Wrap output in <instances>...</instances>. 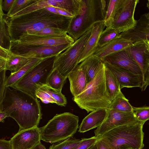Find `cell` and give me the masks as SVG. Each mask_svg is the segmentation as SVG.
Returning <instances> with one entry per match:
<instances>
[{
  "label": "cell",
  "instance_id": "cell-1",
  "mask_svg": "<svg viewBox=\"0 0 149 149\" xmlns=\"http://www.w3.org/2000/svg\"><path fill=\"white\" fill-rule=\"evenodd\" d=\"M41 108L37 98L22 91L6 87L0 111L16 121L19 130L38 126L42 118Z\"/></svg>",
  "mask_w": 149,
  "mask_h": 149
},
{
  "label": "cell",
  "instance_id": "cell-2",
  "mask_svg": "<svg viewBox=\"0 0 149 149\" xmlns=\"http://www.w3.org/2000/svg\"><path fill=\"white\" fill-rule=\"evenodd\" d=\"M72 18L51 13L44 8L5 19L11 41H13L17 39L24 33L33 34L47 27L66 31Z\"/></svg>",
  "mask_w": 149,
  "mask_h": 149
},
{
  "label": "cell",
  "instance_id": "cell-3",
  "mask_svg": "<svg viewBox=\"0 0 149 149\" xmlns=\"http://www.w3.org/2000/svg\"><path fill=\"white\" fill-rule=\"evenodd\" d=\"M104 69L103 62L82 92L73 98L78 106L88 113L108 109L111 104V98L106 85Z\"/></svg>",
  "mask_w": 149,
  "mask_h": 149
},
{
  "label": "cell",
  "instance_id": "cell-4",
  "mask_svg": "<svg viewBox=\"0 0 149 149\" xmlns=\"http://www.w3.org/2000/svg\"><path fill=\"white\" fill-rule=\"evenodd\" d=\"M105 3L104 0H81L78 15L72 18L66 29L68 34L75 41L95 23L104 21Z\"/></svg>",
  "mask_w": 149,
  "mask_h": 149
},
{
  "label": "cell",
  "instance_id": "cell-5",
  "mask_svg": "<svg viewBox=\"0 0 149 149\" xmlns=\"http://www.w3.org/2000/svg\"><path fill=\"white\" fill-rule=\"evenodd\" d=\"M79 117L69 112L57 114L40 129L41 140L50 143L72 137L78 128Z\"/></svg>",
  "mask_w": 149,
  "mask_h": 149
},
{
  "label": "cell",
  "instance_id": "cell-6",
  "mask_svg": "<svg viewBox=\"0 0 149 149\" xmlns=\"http://www.w3.org/2000/svg\"><path fill=\"white\" fill-rule=\"evenodd\" d=\"M145 122L125 125L113 129L102 137L105 139L114 149H143Z\"/></svg>",
  "mask_w": 149,
  "mask_h": 149
},
{
  "label": "cell",
  "instance_id": "cell-7",
  "mask_svg": "<svg viewBox=\"0 0 149 149\" xmlns=\"http://www.w3.org/2000/svg\"><path fill=\"white\" fill-rule=\"evenodd\" d=\"M54 57L43 60L10 87L25 92L37 98L36 92L46 85L47 78L53 69Z\"/></svg>",
  "mask_w": 149,
  "mask_h": 149
},
{
  "label": "cell",
  "instance_id": "cell-8",
  "mask_svg": "<svg viewBox=\"0 0 149 149\" xmlns=\"http://www.w3.org/2000/svg\"><path fill=\"white\" fill-rule=\"evenodd\" d=\"M90 29L72 45L54 58L53 68L67 78L69 73L78 64V60L85 43L91 34Z\"/></svg>",
  "mask_w": 149,
  "mask_h": 149
},
{
  "label": "cell",
  "instance_id": "cell-9",
  "mask_svg": "<svg viewBox=\"0 0 149 149\" xmlns=\"http://www.w3.org/2000/svg\"><path fill=\"white\" fill-rule=\"evenodd\" d=\"M74 39L68 35L63 37L40 36L24 33L17 40L11 41L9 50L13 48L29 46H56L72 44Z\"/></svg>",
  "mask_w": 149,
  "mask_h": 149
},
{
  "label": "cell",
  "instance_id": "cell-10",
  "mask_svg": "<svg viewBox=\"0 0 149 149\" xmlns=\"http://www.w3.org/2000/svg\"><path fill=\"white\" fill-rule=\"evenodd\" d=\"M106 118L100 126L94 131L95 136L102 137L106 133L118 127L136 123L139 121L133 112H122L107 109Z\"/></svg>",
  "mask_w": 149,
  "mask_h": 149
},
{
  "label": "cell",
  "instance_id": "cell-11",
  "mask_svg": "<svg viewBox=\"0 0 149 149\" xmlns=\"http://www.w3.org/2000/svg\"><path fill=\"white\" fill-rule=\"evenodd\" d=\"M139 0H122L110 26L120 33L134 27L136 20L134 17L136 6Z\"/></svg>",
  "mask_w": 149,
  "mask_h": 149
},
{
  "label": "cell",
  "instance_id": "cell-12",
  "mask_svg": "<svg viewBox=\"0 0 149 149\" xmlns=\"http://www.w3.org/2000/svg\"><path fill=\"white\" fill-rule=\"evenodd\" d=\"M128 49L141 70L142 82L140 88L143 91L149 84V44L143 42L133 43Z\"/></svg>",
  "mask_w": 149,
  "mask_h": 149
},
{
  "label": "cell",
  "instance_id": "cell-13",
  "mask_svg": "<svg viewBox=\"0 0 149 149\" xmlns=\"http://www.w3.org/2000/svg\"><path fill=\"white\" fill-rule=\"evenodd\" d=\"M72 44L21 47L13 48L10 50L16 54L26 53L29 58H52L63 52Z\"/></svg>",
  "mask_w": 149,
  "mask_h": 149
},
{
  "label": "cell",
  "instance_id": "cell-14",
  "mask_svg": "<svg viewBox=\"0 0 149 149\" xmlns=\"http://www.w3.org/2000/svg\"><path fill=\"white\" fill-rule=\"evenodd\" d=\"M38 127L19 130L10 140L12 149H31L40 142Z\"/></svg>",
  "mask_w": 149,
  "mask_h": 149
},
{
  "label": "cell",
  "instance_id": "cell-15",
  "mask_svg": "<svg viewBox=\"0 0 149 149\" xmlns=\"http://www.w3.org/2000/svg\"><path fill=\"white\" fill-rule=\"evenodd\" d=\"M120 37L133 43L143 42L149 44V13L142 15L133 28L120 33Z\"/></svg>",
  "mask_w": 149,
  "mask_h": 149
},
{
  "label": "cell",
  "instance_id": "cell-16",
  "mask_svg": "<svg viewBox=\"0 0 149 149\" xmlns=\"http://www.w3.org/2000/svg\"><path fill=\"white\" fill-rule=\"evenodd\" d=\"M102 59L103 62L124 68L134 74L142 76L140 69L132 57L128 47L110 54Z\"/></svg>",
  "mask_w": 149,
  "mask_h": 149
},
{
  "label": "cell",
  "instance_id": "cell-17",
  "mask_svg": "<svg viewBox=\"0 0 149 149\" xmlns=\"http://www.w3.org/2000/svg\"><path fill=\"white\" fill-rule=\"evenodd\" d=\"M103 62L104 66L116 77L120 90L124 87H141L142 82L141 75L134 74L124 68Z\"/></svg>",
  "mask_w": 149,
  "mask_h": 149
},
{
  "label": "cell",
  "instance_id": "cell-18",
  "mask_svg": "<svg viewBox=\"0 0 149 149\" xmlns=\"http://www.w3.org/2000/svg\"><path fill=\"white\" fill-rule=\"evenodd\" d=\"M74 6V2L72 0H36L12 17L20 16L50 6L62 9L71 13L73 10Z\"/></svg>",
  "mask_w": 149,
  "mask_h": 149
},
{
  "label": "cell",
  "instance_id": "cell-19",
  "mask_svg": "<svg viewBox=\"0 0 149 149\" xmlns=\"http://www.w3.org/2000/svg\"><path fill=\"white\" fill-rule=\"evenodd\" d=\"M105 27L104 21L97 23L93 26L90 36L79 56L78 64L95 52L98 49L100 36Z\"/></svg>",
  "mask_w": 149,
  "mask_h": 149
},
{
  "label": "cell",
  "instance_id": "cell-20",
  "mask_svg": "<svg viewBox=\"0 0 149 149\" xmlns=\"http://www.w3.org/2000/svg\"><path fill=\"white\" fill-rule=\"evenodd\" d=\"M70 91L74 97L81 93L85 88L87 81L84 71L77 65L68 75Z\"/></svg>",
  "mask_w": 149,
  "mask_h": 149
},
{
  "label": "cell",
  "instance_id": "cell-21",
  "mask_svg": "<svg viewBox=\"0 0 149 149\" xmlns=\"http://www.w3.org/2000/svg\"><path fill=\"white\" fill-rule=\"evenodd\" d=\"M107 109H97L91 112L82 120L79 132L84 133L97 127L103 123L106 117Z\"/></svg>",
  "mask_w": 149,
  "mask_h": 149
},
{
  "label": "cell",
  "instance_id": "cell-22",
  "mask_svg": "<svg viewBox=\"0 0 149 149\" xmlns=\"http://www.w3.org/2000/svg\"><path fill=\"white\" fill-rule=\"evenodd\" d=\"M132 44V41L120 37L98 48L93 55L102 59L110 54L129 47Z\"/></svg>",
  "mask_w": 149,
  "mask_h": 149
},
{
  "label": "cell",
  "instance_id": "cell-23",
  "mask_svg": "<svg viewBox=\"0 0 149 149\" xmlns=\"http://www.w3.org/2000/svg\"><path fill=\"white\" fill-rule=\"evenodd\" d=\"M103 63L102 59L93 54L79 64V67L85 73L87 84L94 78Z\"/></svg>",
  "mask_w": 149,
  "mask_h": 149
},
{
  "label": "cell",
  "instance_id": "cell-24",
  "mask_svg": "<svg viewBox=\"0 0 149 149\" xmlns=\"http://www.w3.org/2000/svg\"><path fill=\"white\" fill-rule=\"evenodd\" d=\"M31 58H29L25 53L19 54L9 50L6 60V69L11 72L15 73L23 67Z\"/></svg>",
  "mask_w": 149,
  "mask_h": 149
},
{
  "label": "cell",
  "instance_id": "cell-25",
  "mask_svg": "<svg viewBox=\"0 0 149 149\" xmlns=\"http://www.w3.org/2000/svg\"><path fill=\"white\" fill-rule=\"evenodd\" d=\"M49 58H31L29 61L19 70L15 73L11 72L9 76L6 78L5 82L6 87L11 86L36 65L43 60Z\"/></svg>",
  "mask_w": 149,
  "mask_h": 149
},
{
  "label": "cell",
  "instance_id": "cell-26",
  "mask_svg": "<svg viewBox=\"0 0 149 149\" xmlns=\"http://www.w3.org/2000/svg\"><path fill=\"white\" fill-rule=\"evenodd\" d=\"M104 73L106 85L111 101L121 91L119 84L116 77L105 66Z\"/></svg>",
  "mask_w": 149,
  "mask_h": 149
},
{
  "label": "cell",
  "instance_id": "cell-27",
  "mask_svg": "<svg viewBox=\"0 0 149 149\" xmlns=\"http://www.w3.org/2000/svg\"><path fill=\"white\" fill-rule=\"evenodd\" d=\"M109 108L122 112L133 111L132 106L121 91L111 101Z\"/></svg>",
  "mask_w": 149,
  "mask_h": 149
},
{
  "label": "cell",
  "instance_id": "cell-28",
  "mask_svg": "<svg viewBox=\"0 0 149 149\" xmlns=\"http://www.w3.org/2000/svg\"><path fill=\"white\" fill-rule=\"evenodd\" d=\"M67 78L63 76L57 69L53 68L47 78L46 85L61 91Z\"/></svg>",
  "mask_w": 149,
  "mask_h": 149
},
{
  "label": "cell",
  "instance_id": "cell-29",
  "mask_svg": "<svg viewBox=\"0 0 149 149\" xmlns=\"http://www.w3.org/2000/svg\"><path fill=\"white\" fill-rule=\"evenodd\" d=\"M120 32L118 29L110 26L107 27L101 33L97 47L100 48L112 40L120 37Z\"/></svg>",
  "mask_w": 149,
  "mask_h": 149
},
{
  "label": "cell",
  "instance_id": "cell-30",
  "mask_svg": "<svg viewBox=\"0 0 149 149\" xmlns=\"http://www.w3.org/2000/svg\"><path fill=\"white\" fill-rule=\"evenodd\" d=\"M122 1V0H110L109 1L107 10L104 14V21L106 27L110 26Z\"/></svg>",
  "mask_w": 149,
  "mask_h": 149
},
{
  "label": "cell",
  "instance_id": "cell-31",
  "mask_svg": "<svg viewBox=\"0 0 149 149\" xmlns=\"http://www.w3.org/2000/svg\"><path fill=\"white\" fill-rule=\"evenodd\" d=\"M11 39L9 35L4 17L0 18V45L3 47L10 50Z\"/></svg>",
  "mask_w": 149,
  "mask_h": 149
},
{
  "label": "cell",
  "instance_id": "cell-32",
  "mask_svg": "<svg viewBox=\"0 0 149 149\" xmlns=\"http://www.w3.org/2000/svg\"><path fill=\"white\" fill-rule=\"evenodd\" d=\"M40 89L48 93L56 101V104L61 106H65L67 101L66 98L61 91L53 89L45 85Z\"/></svg>",
  "mask_w": 149,
  "mask_h": 149
},
{
  "label": "cell",
  "instance_id": "cell-33",
  "mask_svg": "<svg viewBox=\"0 0 149 149\" xmlns=\"http://www.w3.org/2000/svg\"><path fill=\"white\" fill-rule=\"evenodd\" d=\"M36 0H15L9 10L4 16L6 18L12 17Z\"/></svg>",
  "mask_w": 149,
  "mask_h": 149
},
{
  "label": "cell",
  "instance_id": "cell-34",
  "mask_svg": "<svg viewBox=\"0 0 149 149\" xmlns=\"http://www.w3.org/2000/svg\"><path fill=\"white\" fill-rule=\"evenodd\" d=\"M33 34L40 36L50 37H63L68 35L66 30L54 27L46 28Z\"/></svg>",
  "mask_w": 149,
  "mask_h": 149
},
{
  "label": "cell",
  "instance_id": "cell-35",
  "mask_svg": "<svg viewBox=\"0 0 149 149\" xmlns=\"http://www.w3.org/2000/svg\"><path fill=\"white\" fill-rule=\"evenodd\" d=\"M80 140L69 138L61 142L52 145L49 149H73L79 143Z\"/></svg>",
  "mask_w": 149,
  "mask_h": 149
},
{
  "label": "cell",
  "instance_id": "cell-36",
  "mask_svg": "<svg viewBox=\"0 0 149 149\" xmlns=\"http://www.w3.org/2000/svg\"><path fill=\"white\" fill-rule=\"evenodd\" d=\"M6 60L0 58V104L3 97L6 88Z\"/></svg>",
  "mask_w": 149,
  "mask_h": 149
},
{
  "label": "cell",
  "instance_id": "cell-37",
  "mask_svg": "<svg viewBox=\"0 0 149 149\" xmlns=\"http://www.w3.org/2000/svg\"><path fill=\"white\" fill-rule=\"evenodd\" d=\"M133 111L139 122H146L149 119V107L144 106L140 107H132Z\"/></svg>",
  "mask_w": 149,
  "mask_h": 149
},
{
  "label": "cell",
  "instance_id": "cell-38",
  "mask_svg": "<svg viewBox=\"0 0 149 149\" xmlns=\"http://www.w3.org/2000/svg\"><path fill=\"white\" fill-rule=\"evenodd\" d=\"M99 139L95 136L88 138H82L73 149H88L96 143Z\"/></svg>",
  "mask_w": 149,
  "mask_h": 149
},
{
  "label": "cell",
  "instance_id": "cell-39",
  "mask_svg": "<svg viewBox=\"0 0 149 149\" xmlns=\"http://www.w3.org/2000/svg\"><path fill=\"white\" fill-rule=\"evenodd\" d=\"M36 96L39 98L42 102L45 104L56 103L55 101L47 93L39 89L36 92Z\"/></svg>",
  "mask_w": 149,
  "mask_h": 149
},
{
  "label": "cell",
  "instance_id": "cell-40",
  "mask_svg": "<svg viewBox=\"0 0 149 149\" xmlns=\"http://www.w3.org/2000/svg\"><path fill=\"white\" fill-rule=\"evenodd\" d=\"M97 149H114L105 139L103 137L99 139L96 142Z\"/></svg>",
  "mask_w": 149,
  "mask_h": 149
},
{
  "label": "cell",
  "instance_id": "cell-41",
  "mask_svg": "<svg viewBox=\"0 0 149 149\" xmlns=\"http://www.w3.org/2000/svg\"><path fill=\"white\" fill-rule=\"evenodd\" d=\"M15 0H3L2 4V8L3 11L8 12L11 8Z\"/></svg>",
  "mask_w": 149,
  "mask_h": 149
},
{
  "label": "cell",
  "instance_id": "cell-42",
  "mask_svg": "<svg viewBox=\"0 0 149 149\" xmlns=\"http://www.w3.org/2000/svg\"><path fill=\"white\" fill-rule=\"evenodd\" d=\"M0 149H12L10 141L0 139Z\"/></svg>",
  "mask_w": 149,
  "mask_h": 149
},
{
  "label": "cell",
  "instance_id": "cell-43",
  "mask_svg": "<svg viewBox=\"0 0 149 149\" xmlns=\"http://www.w3.org/2000/svg\"><path fill=\"white\" fill-rule=\"evenodd\" d=\"M56 8L58 15L71 18L74 17V16L72 14L63 9L57 7Z\"/></svg>",
  "mask_w": 149,
  "mask_h": 149
},
{
  "label": "cell",
  "instance_id": "cell-44",
  "mask_svg": "<svg viewBox=\"0 0 149 149\" xmlns=\"http://www.w3.org/2000/svg\"><path fill=\"white\" fill-rule=\"evenodd\" d=\"M9 52V50L6 49L0 45V57L6 60Z\"/></svg>",
  "mask_w": 149,
  "mask_h": 149
},
{
  "label": "cell",
  "instance_id": "cell-45",
  "mask_svg": "<svg viewBox=\"0 0 149 149\" xmlns=\"http://www.w3.org/2000/svg\"><path fill=\"white\" fill-rule=\"evenodd\" d=\"M50 12L57 14H58L55 7L50 6L45 8Z\"/></svg>",
  "mask_w": 149,
  "mask_h": 149
},
{
  "label": "cell",
  "instance_id": "cell-46",
  "mask_svg": "<svg viewBox=\"0 0 149 149\" xmlns=\"http://www.w3.org/2000/svg\"><path fill=\"white\" fill-rule=\"evenodd\" d=\"M7 117H8L7 114L3 112L0 111V122H3V120Z\"/></svg>",
  "mask_w": 149,
  "mask_h": 149
},
{
  "label": "cell",
  "instance_id": "cell-47",
  "mask_svg": "<svg viewBox=\"0 0 149 149\" xmlns=\"http://www.w3.org/2000/svg\"><path fill=\"white\" fill-rule=\"evenodd\" d=\"M31 149H46L44 146L40 143L36 146Z\"/></svg>",
  "mask_w": 149,
  "mask_h": 149
},
{
  "label": "cell",
  "instance_id": "cell-48",
  "mask_svg": "<svg viewBox=\"0 0 149 149\" xmlns=\"http://www.w3.org/2000/svg\"><path fill=\"white\" fill-rule=\"evenodd\" d=\"M3 0H0V18L4 16V14L2 8V4Z\"/></svg>",
  "mask_w": 149,
  "mask_h": 149
},
{
  "label": "cell",
  "instance_id": "cell-49",
  "mask_svg": "<svg viewBox=\"0 0 149 149\" xmlns=\"http://www.w3.org/2000/svg\"><path fill=\"white\" fill-rule=\"evenodd\" d=\"M88 149H97L96 143Z\"/></svg>",
  "mask_w": 149,
  "mask_h": 149
},
{
  "label": "cell",
  "instance_id": "cell-50",
  "mask_svg": "<svg viewBox=\"0 0 149 149\" xmlns=\"http://www.w3.org/2000/svg\"><path fill=\"white\" fill-rule=\"evenodd\" d=\"M2 59H3V58H2Z\"/></svg>",
  "mask_w": 149,
  "mask_h": 149
},
{
  "label": "cell",
  "instance_id": "cell-51",
  "mask_svg": "<svg viewBox=\"0 0 149 149\" xmlns=\"http://www.w3.org/2000/svg\"></svg>",
  "mask_w": 149,
  "mask_h": 149
}]
</instances>
